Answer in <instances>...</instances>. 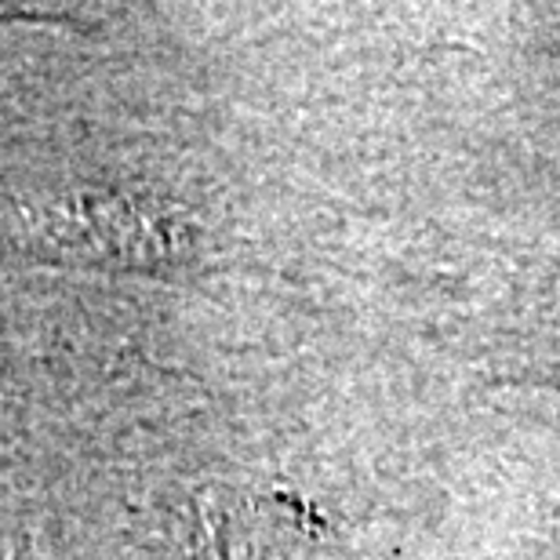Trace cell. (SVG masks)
<instances>
[{
  "label": "cell",
  "mask_w": 560,
  "mask_h": 560,
  "mask_svg": "<svg viewBox=\"0 0 560 560\" xmlns=\"http://www.w3.org/2000/svg\"><path fill=\"white\" fill-rule=\"evenodd\" d=\"M70 8H30V4H0V26L8 22H70Z\"/></svg>",
  "instance_id": "7a4b0ae2"
},
{
  "label": "cell",
  "mask_w": 560,
  "mask_h": 560,
  "mask_svg": "<svg viewBox=\"0 0 560 560\" xmlns=\"http://www.w3.org/2000/svg\"><path fill=\"white\" fill-rule=\"evenodd\" d=\"M0 244L37 262L164 273L197 248L172 200L136 189L0 186Z\"/></svg>",
  "instance_id": "6da1fadb"
}]
</instances>
